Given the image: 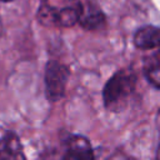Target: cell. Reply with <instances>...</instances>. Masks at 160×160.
<instances>
[{"label": "cell", "instance_id": "8fae6325", "mask_svg": "<svg viewBox=\"0 0 160 160\" xmlns=\"http://www.w3.org/2000/svg\"><path fill=\"white\" fill-rule=\"evenodd\" d=\"M41 1H48V0H41Z\"/></svg>", "mask_w": 160, "mask_h": 160}, {"label": "cell", "instance_id": "7a4b0ae2", "mask_svg": "<svg viewBox=\"0 0 160 160\" xmlns=\"http://www.w3.org/2000/svg\"><path fill=\"white\" fill-rule=\"evenodd\" d=\"M84 12V4L80 0H66L61 6H54L41 1L36 11V21L44 26L71 28L79 24Z\"/></svg>", "mask_w": 160, "mask_h": 160}, {"label": "cell", "instance_id": "9c48e42d", "mask_svg": "<svg viewBox=\"0 0 160 160\" xmlns=\"http://www.w3.org/2000/svg\"><path fill=\"white\" fill-rule=\"evenodd\" d=\"M156 160H160V142H159L158 149H156Z\"/></svg>", "mask_w": 160, "mask_h": 160}, {"label": "cell", "instance_id": "52a82bcc", "mask_svg": "<svg viewBox=\"0 0 160 160\" xmlns=\"http://www.w3.org/2000/svg\"><path fill=\"white\" fill-rule=\"evenodd\" d=\"M80 26L86 31H98L106 26L108 19L105 12L94 2L84 4V12L79 21Z\"/></svg>", "mask_w": 160, "mask_h": 160}, {"label": "cell", "instance_id": "5b68a950", "mask_svg": "<svg viewBox=\"0 0 160 160\" xmlns=\"http://www.w3.org/2000/svg\"><path fill=\"white\" fill-rule=\"evenodd\" d=\"M0 160H28L22 142L14 130H6L0 136Z\"/></svg>", "mask_w": 160, "mask_h": 160}, {"label": "cell", "instance_id": "6da1fadb", "mask_svg": "<svg viewBox=\"0 0 160 160\" xmlns=\"http://www.w3.org/2000/svg\"><path fill=\"white\" fill-rule=\"evenodd\" d=\"M138 88V72L132 68H121L116 70L104 84L102 104L109 112L124 111Z\"/></svg>", "mask_w": 160, "mask_h": 160}, {"label": "cell", "instance_id": "30bf717a", "mask_svg": "<svg viewBox=\"0 0 160 160\" xmlns=\"http://www.w3.org/2000/svg\"><path fill=\"white\" fill-rule=\"evenodd\" d=\"M1 2H11V1H14V0H0Z\"/></svg>", "mask_w": 160, "mask_h": 160}, {"label": "cell", "instance_id": "277c9868", "mask_svg": "<svg viewBox=\"0 0 160 160\" xmlns=\"http://www.w3.org/2000/svg\"><path fill=\"white\" fill-rule=\"evenodd\" d=\"M59 160H96L90 140L81 134H66L60 141Z\"/></svg>", "mask_w": 160, "mask_h": 160}, {"label": "cell", "instance_id": "ba28073f", "mask_svg": "<svg viewBox=\"0 0 160 160\" xmlns=\"http://www.w3.org/2000/svg\"><path fill=\"white\" fill-rule=\"evenodd\" d=\"M142 74L151 86L160 90V49H156L144 58Z\"/></svg>", "mask_w": 160, "mask_h": 160}, {"label": "cell", "instance_id": "4fadbf2b", "mask_svg": "<svg viewBox=\"0 0 160 160\" xmlns=\"http://www.w3.org/2000/svg\"><path fill=\"white\" fill-rule=\"evenodd\" d=\"M131 160H132V159H131Z\"/></svg>", "mask_w": 160, "mask_h": 160}, {"label": "cell", "instance_id": "8992f818", "mask_svg": "<svg viewBox=\"0 0 160 160\" xmlns=\"http://www.w3.org/2000/svg\"><path fill=\"white\" fill-rule=\"evenodd\" d=\"M135 48L140 50H154L160 46V26L156 25H142L138 28L132 36Z\"/></svg>", "mask_w": 160, "mask_h": 160}, {"label": "cell", "instance_id": "7c38bea8", "mask_svg": "<svg viewBox=\"0 0 160 160\" xmlns=\"http://www.w3.org/2000/svg\"><path fill=\"white\" fill-rule=\"evenodd\" d=\"M159 49H160V46H159Z\"/></svg>", "mask_w": 160, "mask_h": 160}, {"label": "cell", "instance_id": "3957f363", "mask_svg": "<svg viewBox=\"0 0 160 160\" xmlns=\"http://www.w3.org/2000/svg\"><path fill=\"white\" fill-rule=\"evenodd\" d=\"M70 66L59 60H49L44 68V90L49 102H58L65 96L70 79Z\"/></svg>", "mask_w": 160, "mask_h": 160}]
</instances>
